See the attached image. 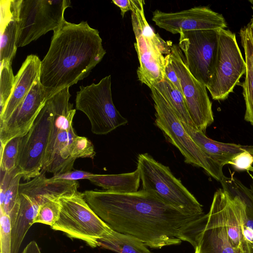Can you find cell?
<instances>
[{
  "instance_id": "10",
  "label": "cell",
  "mask_w": 253,
  "mask_h": 253,
  "mask_svg": "<svg viewBox=\"0 0 253 253\" xmlns=\"http://www.w3.org/2000/svg\"><path fill=\"white\" fill-rule=\"evenodd\" d=\"M246 70V62L235 34L229 30L219 29L216 51L206 85L212 98L226 99L239 84Z\"/></svg>"
},
{
  "instance_id": "3",
  "label": "cell",
  "mask_w": 253,
  "mask_h": 253,
  "mask_svg": "<svg viewBox=\"0 0 253 253\" xmlns=\"http://www.w3.org/2000/svg\"><path fill=\"white\" fill-rule=\"evenodd\" d=\"M246 220L243 201L219 188L207 218L189 227L183 241L192 245L194 253H253V238Z\"/></svg>"
},
{
  "instance_id": "25",
  "label": "cell",
  "mask_w": 253,
  "mask_h": 253,
  "mask_svg": "<svg viewBox=\"0 0 253 253\" xmlns=\"http://www.w3.org/2000/svg\"><path fill=\"white\" fill-rule=\"evenodd\" d=\"M153 87L169 103L183 125L196 127L189 116L184 96L180 91L166 78Z\"/></svg>"
},
{
  "instance_id": "28",
  "label": "cell",
  "mask_w": 253,
  "mask_h": 253,
  "mask_svg": "<svg viewBox=\"0 0 253 253\" xmlns=\"http://www.w3.org/2000/svg\"><path fill=\"white\" fill-rule=\"evenodd\" d=\"M0 114L10 98L14 87L15 76L12 69V62L7 60L0 61Z\"/></svg>"
},
{
  "instance_id": "39",
  "label": "cell",
  "mask_w": 253,
  "mask_h": 253,
  "mask_svg": "<svg viewBox=\"0 0 253 253\" xmlns=\"http://www.w3.org/2000/svg\"><path fill=\"white\" fill-rule=\"evenodd\" d=\"M252 178L253 179V177H252ZM250 187H251L250 188L251 190L253 192V182L251 183V184L250 185Z\"/></svg>"
},
{
  "instance_id": "17",
  "label": "cell",
  "mask_w": 253,
  "mask_h": 253,
  "mask_svg": "<svg viewBox=\"0 0 253 253\" xmlns=\"http://www.w3.org/2000/svg\"><path fill=\"white\" fill-rule=\"evenodd\" d=\"M78 181L46 178L45 173L27 182L20 183L19 193L34 199L40 206L53 200L74 194L78 192Z\"/></svg>"
},
{
  "instance_id": "26",
  "label": "cell",
  "mask_w": 253,
  "mask_h": 253,
  "mask_svg": "<svg viewBox=\"0 0 253 253\" xmlns=\"http://www.w3.org/2000/svg\"><path fill=\"white\" fill-rule=\"evenodd\" d=\"M223 188L228 192L238 196L244 203L246 211V226L253 238V192L233 176L225 181Z\"/></svg>"
},
{
  "instance_id": "2",
  "label": "cell",
  "mask_w": 253,
  "mask_h": 253,
  "mask_svg": "<svg viewBox=\"0 0 253 253\" xmlns=\"http://www.w3.org/2000/svg\"><path fill=\"white\" fill-rule=\"evenodd\" d=\"M106 53L99 31L87 21L75 24L65 20L53 32L41 61V83L52 94L69 87L87 77Z\"/></svg>"
},
{
  "instance_id": "27",
  "label": "cell",
  "mask_w": 253,
  "mask_h": 253,
  "mask_svg": "<svg viewBox=\"0 0 253 253\" xmlns=\"http://www.w3.org/2000/svg\"><path fill=\"white\" fill-rule=\"evenodd\" d=\"M22 178L16 171L10 181L3 196L0 198V209L9 216L11 225L14 222L19 209V185Z\"/></svg>"
},
{
  "instance_id": "16",
  "label": "cell",
  "mask_w": 253,
  "mask_h": 253,
  "mask_svg": "<svg viewBox=\"0 0 253 253\" xmlns=\"http://www.w3.org/2000/svg\"><path fill=\"white\" fill-rule=\"evenodd\" d=\"M51 93L37 79L27 96L9 119L0 125V147L11 139L25 135L30 130Z\"/></svg>"
},
{
  "instance_id": "11",
  "label": "cell",
  "mask_w": 253,
  "mask_h": 253,
  "mask_svg": "<svg viewBox=\"0 0 253 253\" xmlns=\"http://www.w3.org/2000/svg\"><path fill=\"white\" fill-rule=\"evenodd\" d=\"M75 102L76 109L86 115L94 134H106L128 123L114 104L110 75L103 78L97 84L81 86Z\"/></svg>"
},
{
  "instance_id": "21",
  "label": "cell",
  "mask_w": 253,
  "mask_h": 253,
  "mask_svg": "<svg viewBox=\"0 0 253 253\" xmlns=\"http://www.w3.org/2000/svg\"><path fill=\"white\" fill-rule=\"evenodd\" d=\"M40 205L32 198L19 193V209L11 225V253H18L30 228L34 223Z\"/></svg>"
},
{
  "instance_id": "37",
  "label": "cell",
  "mask_w": 253,
  "mask_h": 253,
  "mask_svg": "<svg viewBox=\"0 0 253 253\" xmlns=\"http://www.w3.org/2000/svg\"><path fill=\"white\" fill-rule=\"evenodd\" d=\"M22 253H41V252L37 242L32 241L27 244Z\"/></svg>"
},
{
  "instance_id": "29",
  "label": "cell",
  "mask_w": 253,
  "mask_h": 253,
  "mask_svg": "<svg viewBox=\"0 0 253 253\" xmlns=\"http://www.w3.org/2000/svg\"><path fill=\"white\" fill-rule=\"evenodd\" d=\"M22 137L14 138L3 147H0V168L1 172L11 173L17 168Z\"/></svg>"
},
{
  "instance_id": "9",
  "label": "cell",
  "mask_w": 253,
  "mask_h": 253,
  "mask_svg": "<svg viewBox=\"0 0 253 253\" xmlns=\"http://www.w3.org/2000/svg\"><path fill=\"white\" fill-rule=\"evenodd\" d=\"M60 215L51 228L65 233L69 237L80 239L92 248L98 246V240L112 229L91 209L79 191L60 198Z\"/></svg>"
},
{
  "instance_id": "22",
  "label": "cell",
  "mask_w": 253,
  "mask_h": 253,
  "mask_svg": "<svg viewBox=\"0 0 253 253\" xmlns=\"http://www.w3.org/2000/svg\"><path fill=\"white\" fill-rule=\"evenodd\" d=\"M239 34L246 64L245 80L242 84L246 104L245 120L253 126V37L248 25L242 28Z\"/></svg>"
},
{
  "instance_id": "4",
  "label": "cell",
  "mask_w": 253,
  "mask_h": 253,
  "mask_svg": "<svg viewBox=\"0 0 253 253\" xmlns=\"http://www.w3.org/2000/svg\"><path fill=\"white\" fill-rule=\"evenodd\" d=\"M69 87L50 96L53 109V120L41 173L54 175L70 171L75 161L70 156L71 145L77 136L73 127L76 109L69 102Z\"/></svg>"
},
{
  "instance_id": "32",
  "label": "cell",
  "mask_w": 253,
  "mask_h": 253,
  "mask_svg": "<svg viewBox=\"0 0 253 253\" xmlns=\"http://www.w3.org/2000/svg\"><path fill=\"white\" fill-rule=\"evenodd\" d=\"M0 253H11V222L9 215L0 211Z\"/></svg>"
},
{
  "instance_id": "14",
  "label": "cell",
  "mask_w": 253,
  "mask_h": 253,
  "mask_svg": "<svg viewBox=\"0 0 253 253\" xmlns=\"http://www.w3.org/2000/svg\"><path fill=\"white\" fill-rule=\"evenodd\" d=\"M218 30L189 31L179 34L178 46L184 53L187 67L193 76L206 85L216 51Z\"/></svg>"
},
{
  "instance_id": "8",
  "label": "cell",
  "mask_w": 253,
  "mask_h": 253,
  "mask_svg": "<svg viewBox=\"0 0 253 253\" xmlns=\"http://www.w3.org/2000/svg\"><path fill=\"white\" fill-rule=\"evenodd\" d=\"M17 25L16 45L24 46L50 31L54 32L65 21L69 0H12Z\"/></svg>"
},
{
  "instance_id": "7",
  "label": "cell",
  "mask_w": 253,
  "mask_h": 253,
  "mask_svg": "<svg viewBox=\"0 0 253 253\" xmlns=\"http://www.w3.org/2000/svg\"><path fill=\"white\" fill-rule=\"evenodd\" d=\"M137 168L143 190L155 194L177 209L192 214H205L202 205L176 178L169 167L158 162L148 153L137 157Z\"/></svg>"
},
{
  "instance_id": "31",
  "label": "cell",
  "mask_w": 253,
  "mask_h": 253,
  "mask_svg": "<svg viewBox=\"0 0 253 253\" xmlns=\"http://www.w3.org/2000/svg\"><path fill=\"white\" fill-rule=\"evenodd\" d=\"M70 153L71 158L75 161L80 158L93 159L96 154L92 142L85 137L78 135L71 145Z\"/></svg>"
},
{
  "instance_id": "12",
  "label": "cell",
  "mask_w": 253,
  "mask_h": 253,
  "mask_svg": "<svg viewBox=\"0 0 253 253\" xmlns=\"http://www.w3.org/2000/svg\"><path fill=\"white\" fill-rule=\"evenodd\" d=\"M53 120V105L49 96L30 130L22 137L16 169L25 180L41 173Z\"/></svg>"
},
{
  "instance_id": "18",
  "label": "cell",
  "mask_w": 253,
  "mask_h": 253,
  "mask_svg": "<svg viewBox=\"0 0 253 253\" xmlns=\"http://www.w3.org/2000/svg\"><path fill=\"white\" fill-rule=\"evenodd\" d=\"M41 60L36 55H28L15 76L12 94L3 112L0 114V125L5 123L24 100L40 77Z\"/></svg>"
},
{
  "instance_id": "33",
  "label": "cell",
  "mask_w": 253,
  "mask_h": 253,
  "mask_svg": "<svg viewBox=\"0 0 253 253\" xmlns=\"http://www.w3.org/2000/svg\"><path fill=\"white\" fill-rule=\"evenodd\" d=\"M228 164L237 170H252L253 155L247 151L241 153L234 157Z\"/></svg>"
},
{
  "instance_id": "6",
  "label": "cell",
  "mask_w": 253,
  "mask_h": 253,
  "mask_svg": "<svg viewBox=\"0 0 253 253\" xmlns=\"http://www.w3.org/2000/svg\"><path fill=\"white\" fill-rule=\"evenodd\" d=\"M150 89L154 102L156 126L168 141L178 149L185 163L203 169L208 175L220 182L225 176L223 167L207 155L193 140L160 93L154 87Z\"/></svg>"
},
{
  "instance_id": "19",
  "label": "cell",
  "mask_w": 253,
  "mask_h": 253,
  "mask_svg": "<svg viewBox=\"0 0 253 253\" xmlns=\"http://www.w3.org/2000/svg\"><path fill=\"white\" fill-rule=\"evenodd\" d=\"M183 126L188 134L201 149L222 167L241 153L247 151L253 155V145L218 142L209 138L205 133L196 127Z\"/></svg>"
},
{
  "instance_id": "35",
  "label": "cell",
  "mask_w": 253,
  "mask_h": 253,
  "mask_svg": "<svg viewBox=\"0 0 253 253\" xmlns=\"http://www.w3.org/2000/svg\"><path fill=\"white\" fill-rule=\"evenodd\" d=\"M165 75V78H167L177 89L181 91L179 80L172 64L170 54L166 55Z\"/></svg>"
},
{
  "instance_id": "36",
  "label": "cell",
  "mask_w": 253,
  "mask_h": 253,
  "mask_svg": "<svg viewBox=\"0 0 253 253\" xmlns=\"http://www.w3.org/2000/svg\"><path fill=\"white\" fill-rule=\"evenodd\" d=\"M138 0H113L112 2L118 6L123 18L128 11H132L136 7Z\"/></svg>"
},
{
  "instance_id": "20",
  "label": "cell",
  "mask_w": 253,
  "mask_h": 253,
  "mask_svg": "<svg viewBox=\"0 0 253 253\" xmlns=\"http://www.w3.org/2000/svg\"><path fill=\"white\" fill-rule=\"evenodd\" d=\"M0 61H12L17 50V25L12 0H0Z\"/></svg>"
},
{
  "instance_id": "23",
  "label": "cell",
  "mask_w": 253,
  "mask_h": 253,
  "mask_svg": "<svg viewBox=\"0 0 253 253\" xmlns=\"http://www.w3.org/2000/svg\"><path fill=\"white\" fill-rule=\"evenodd\" d=\"M89 180L105 190L118 193H131L138 191L140 177L137 168L130 172L117 174L93 175Z\"/></svg>"
},
{
  "instance_id": "24",
  "label": "cell",
  "mask_w": 253,
  "mask_h": 253,
  "mask_svg": "<svg viewBox=\"0 0 253 253\" xmlns=\"http://www.w3.org/2000/svg\"><path fill=\"white\" fill-rule=\"evenodd\" d=\"M98 246L117 253H152L138 238L113 229L109 234L98 240Z\"/></svg>"
},
{
  "instance_id": "13",
  "label": "cell",
  "mask_w": 253,
  "mask_h": 253,
  "mask_svg": "<svg viewBox=\"0 0 253 253\" xmlns=\"http://www.w3.org/2000/svg\"><path fill=\"white\" fill-rule=\"evenodd\" d=\"M170 49L172 64L179 79L189 116L196 127L205 133L207 127L214 121L207 86L190 73L178 45L172 44Z\"/></svg>"
},
{
  "instance_id": "38",
  "label": "cell",
  "mask_w": 253,
  "mask_h": 253,
  "mask_svg": "<svg viewBox=\"0 0 253 253\" xmlns=\"http://www.w3.org/2000/svg\"><path fill=\"white\" fill-rule=\"evenodd\" d=\"M252 9H253V6H252ZM248 26L251 28V31H252V36H253V15L252 16V18L251 20L250 23L249 24Z\"/></svg>"
},
{
  "instance_id": "5",
  "label": "cell",
  "mask_w": 253,
  "mask_h": 253,
  "mask_svg": "<svg viewBox=\"0 0 253 253\" xmlns=\"http://www.w3.org/2000/svg\"><path fill=\"white\" fill-rule=\"evenodd\" d=\"M143 0L131 11V23L136 42L134 48L139 66L138 80L150 88L165 79L166 55L170 53V42L165 41L155 33L145 17Z\"/></svg>"
},
{
  "instance_id": "30",
  "label": "cell",
  "mask_w": 253,
  "mask_h": 253,
  "mask_svg": "<svg viewBox=\"0 0 253 253\" xmlns=\"http://www.w3.org/2000/svg\"><path fill=\"white\" fill-rule=\"evenodd\" d=\"M58 199L50 200L41 205L34 223H41L51 227L53 226L60 215V205Z\"/></svg>"
},
{
  "instance_id": "1",
  "label": "cell",
  "mask_w": 253,
  "mask_h": 253,
  "mask_svg": "<svg viewBox=\"0 0 253 253\" xmlns=\"http://www.w3.org/2000/svg\"><path fill=\"white\" fill-rule=\"evenodd\" d=\"M83 195L112 229L133 236L153 249L180 244L187 228L205 214L184 212L143 189L131 193L86 190Z\"/></svg>"
},
{
  "instance_id": "15",
  "label": "cell",
  "mask_w": 253,
  "mask_h": 253,
  "mask_svg": "<svg viewBox=\"0 0 253 253\" xmlns=\"http://www.w3.org/2000/svg\"><path fill=\"white\" fill-rule=\"evenodd\" d=\"M152 21L159 28L173 34L189 31L225 29L227 23L222 14L207 6H197L177 12L156 10Z\"/></svg>"
},
{
  "instance_id": "34",
  "label": "cell",
  "mask_w": 253,
  "mask_h": 253,
  "mask_svg": "<svg viewBox=\"0 0 253 253\" xmlns=\"http://www.w3.org/2000/svg\"><path fill=\"white\" fill-rule=\"evenodd\" d=\"M93 175V173L81 170H74L63 173L54 175L52 178L68 181H77L80 179H88Z\"/></svg>"
}]
</instances>
